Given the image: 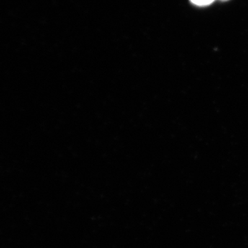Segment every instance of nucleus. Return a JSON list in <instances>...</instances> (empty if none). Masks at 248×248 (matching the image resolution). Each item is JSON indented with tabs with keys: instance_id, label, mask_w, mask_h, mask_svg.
<instances>
[{
	"instance_id": "f257e3e1",
	"label": "nucleus",
	"mask_w": 248,
	"mask_h": 248,
	"mask_svg": "<svg viewBox=\"0 0 248 248\" xmlns=\"http://www.w3.org/2000/svg\"><path fill=\"white\" fill-rule=\"evenodd\" d=\"M192 4L199 6H205L213 4L215 0H190Z\"/></svg>"
},
{
	"instance_id": "f03ea898",
	"label": "nucleus",
	"mask_w": 248,
	"mask_h": 248,
	"mask_svg": "<svg viewBox=\"0 0 248 248\" xmlns=\"http://www.w3.org/2000/svg\"><path fill=\"white\" fill-rule=\"evenodd\" d=\"M220 1H228V0H220Z\"/></svg>"
}]
</instances>
